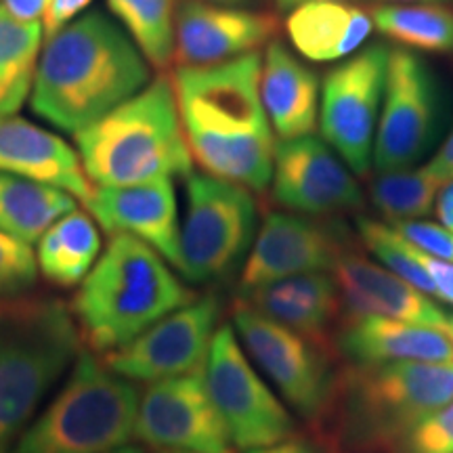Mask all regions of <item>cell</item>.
I'll use <instances>...</instances> for the list:
<instances>
[{
    "label": "cell",
    "instance_id": "6da1fadb",
    "mask_svg": "<svg viewBox=\"0 0 453 453\" xmlns=\"http://www.w3.org/2000/svg\"><path fill=\"white\" fill-rule=\"evenodd\" d=\"M263 57L248 53L208 67H177L174 95L191 157L211 177L250 191L273 179L275 133L260 99Z\"/></svg>",
    "mask_w": 453,
    "mask_h": 453
},
{
    "label": "cell",
    "instance_id": "7a4b0ae2",
    "mask_svg": "<svg viewBox=\"0 0 453 453\" xmlns=\"http://www.w3.org/2000/svg\"><path fill=\"white\" fill-rule=\"evenodd\" d=\"M150 82L151 67L124 27L104 11H88L44 38L30 107L73 137Z\"/></svg>",
    "mask_w": 453,
    "mask_h": 453
},
{
    "label": "cell",
    "instance_id": "3957f363",
    "mask_svg": "<svg viewBox=\"0 0 453 453\" xmlns=\"http://www.w3.org/2000/svg\"><path fill=\"white\" fill-rule=\"evenodd\" d=\"M453 401V364H349L317 430L336 453H395L418 424Z\"/></svg>",
    "mask_w": 453,
    "mask_h": 453
},
{
    "label": "cell",
    "instance_id": "277c9868",
    "mask_svg": "<svg viewBox=\"0 0 453 453\" xmlns=\"http://www.w3.org/2000/svg\"><path fill=\"white\" fill-rule=\"evenodd\" d=\"M196 298L197 292L174 275L154 248L133 235L113 234L70 311L82 342L107 355Z\"/></svg>",
    "mask_w": 453,
    "mask_h": 453
},
{
    "label": "cell",
    "instance_id": "5b68a950",
    "mask_svg": "<svg viewBox=\"0 0 453 453\" xmlns=\"http://www.w3.org/2000/svg\"><path fill=\"white\" fill-rule=\"evenodd\" d=\"M88 180L127 187L187 179L194 157L187 145L173 78L157 73L143 90L73 134Z\"/></svg>",
    "mask_w": 453,
    "mask_h": 453
},
{
    "label": "cell",
    "instance_id": "8992f818",
    "mask_svg": "<svg viewBox=\"0 0 453 453\" xmlns=\"http://www.w3.org/2000/svg\"><path fill=\"white\" fill-rule=\"evenodd\" d=\"M81 350V332L61 300H0V445L30 424Z\"/></svg>",
    "mask_w": 453,
    "mask_h": 453
},
{
    "label": "cell",
    "instance_id": "52a82bcc",
    "mask_svg": "<svg viewBox=\"0 0 453 453\" xmlns=\"http://www.w3.org/2000/svg\"><path fill=\"white\" fill-rule=\"evenodd\" d=\"M141 390L81 350L64 387L9 453H110L134 439Z\"/></svg>",
    "mask_w": 453,
    "mask_h": 453
},
{
    "label": "cell",
    "instance_id": "ba28073f",
    "mask_svg": "<svg viewBox=\"0 0 453 453\" xmlns=\"http://www.w3.org/2000/svg\"><path fill=\"white\" fill-rule=\"evenodd\" d=\"M252 191L211 174L185 179L179 273L189 283H214L242 267L257 237Z\"/></svg>",
    "mask_w": 453,
    "mask_h": 453
},
{
    "label": "cell",
    "instance_id": "9c48e42d",
    "mask_svg": "<svg viewBox=\"0 0 453 453\" xmlns=\"http://www.w3.org/2000/svg\"><path fill=\"white\" fill-rule=\"evenodd\" d=\"M234 327L254 364L275 384L298 416L313 424L317 433L330 413L336 393V355L275 324L242 300L234 309Z\"/></svg>",
    "mask_w": 453,
    "mask_h": 453
},
{
    "label": "cell",
    "instance_id": "30bf717a",
    "mask_svg": "<svg viewBox=\"0 0 453 453\" xmlns=\"http://www.w3.org/2000/svg\"><path fill=\"white\" fill-rule=\"evenodd\" d=\"M388 59V47L372 44L327 72L321 82V134L361 179L370 177L373 166Z\"/></svg>",
    "mask_w": 453,
    "mask_h": 453
},
{
    "label": "cell",
    "instance_id": "8fae6325",
    "mask_svg": "<svg viewBox=\"0 0 453 453\" xmlns=\"http://www.w3.org/2000/svg\"><path fill=\"white\" fill-rule=\"evenodd\" d=\"M203 380L237 449H260L294 437L290 411L250 365L234 326H219Z\"/></svg>",
    "mask_w": 453,
    "mask_h": 453
},
{
    "label": "cell",
    "instance_id": "7c38bea8",
    "mask_svg": "<svg viewBox=\"0 0 453 453\" xmlns=\"http://www.w3.org/2000/svg\"><path fill=\"white\" fill-rule=\"evenodd\" d=\"M441 120L439 82L413 50L390 49L380 120L373 143L376 173L411 168L433 150Z\"/></svg>",
    "mask_w": 453,
    "mask_h": 453
},
{
    "label": "cell",
    "instance_id": "4fadbf2b",
    "mask_svg": "<svg viewBox=\"0 0 453 453\" xmlns=\"http://www.w3.org/2000/svg\"><path fill=\"white\" fill-rule=\"evenodd\" d=\"M134 439L157 453H234L203 372L147 384L141 390Z\"/></svg>",
    "mask_w": 453,
    "mask_h": 453
},
{
    "label": "cell",
    "instance_id": "5bb4252c",
    "mask_svg": "<svg viewBox=\"0 0 453 453\" xmlns=\"http://www.w3.org/2000/svg\"><path fill=\"white\" fill-rule=\"evenodd\" d=\"M220 300L214 294L197 296L134 338L127 347L104 355L113 373L134 384L200 373L219 330Z\"/></svg>",
    "mask_w": 453,
    "mask_h": 453
},
{
    "label": "cell",
    "instance_id": "9a60e30c",
    "mask_svg": "<svg viewBox=\"0 0 453 453\" xmlns=\"http://www.w3.org/2000/svg\"><path fill=\"white\" fill-rule=\"evenodd\" d=\"M349 250V237L336 223L296 212H269L242 265L240 294L286 277L332 271Z\"/></svg>",
    "mask_w": 453,
    "mask_h": 453
},
{
    "label": "cell",
    "instance_id": "2e32d148",
    "mask_svg": "<svg viewBox=\"0 0 453 453\" xmlns=\"http://www.w3.org/2000/svg\"><path fill=\"white\" fill-rule=\"evenodd\" d=\"M271 183L280 206L309 217L353 212L365 203L364 191L342 157L313 134L275 145Z\"/></svg>",
    "mask_w": 453,
    "mask_h": 453
},
{
    "label": "cell",
    "instance_id": "e0dca14e",
    "mask_svg": "<svg viewBox=\"0 0 453 453\" xmlns=\"http://www.w3.org/2000/svg\"><path fill=\"white\" fill-rule=\"evenodd\" d=\"M280 30L273 15L206 0H183L174 19V64L208 67L257 53Z\"/></svg>",
    "mask_w": 453,
    "mask_h": 453
},
{
    "label": "cell",
    "instance_id": "ac0fdd59",
    "mask_svg": "<svg viewBox=\"0 0 453 453\" xmlns=\"http://www.w3.org/2000/svg\"><path fill=\"white\" fill-rule=\"evenodd\" d=\"M90 217L107 234L133 235L164 257L170 267L180 265V223L174 183L170 179L127 187H97L84 202Z\"/></svg>",
    "mask_w": 453,
    "mask_h": 453
},
{
    "label": "cell",
    "instance_id": "d6986e66",
    "mask_svg": "<svg viewBox=\"0 0 453 453\" xmlns=\"http://www.w3.org/2000/svg\"><path fill=\"white\" fill-rule=\"evenodd\" d=\"M342 296V317L380 315L430 327L451 330V317L433 298L376 263L347 250L332 269Z\"/></svg>",
    "mask_w": 453,
    "mask_h": 453
},
{
    "label": "cell",
    "instance_id": "ffe728a7",
    "mask_svg": "<svg viewBox=\"0 0 453 453\" xmlns=\"http://www.w3.org/2000/svg\"><path fill=\"white\" fill-rule=\"evenodd\" d=\"M242 303L336 355L334 338L342 321V296L327 271L267 283L242 294Z\"/></svg>",
    "mask_w": 453,
    "mask_h": 453
},
{
    "label": "cell",
    "instance_id": "44dd1931",
    "mask_svg": "<svg viewBox=\"0 0 453 453\" xmlns=\"http://www.w3.org/2000/svg\"><path fill=\"white\" fill-rule=\"evenodd\" d=\"M334 349L336 355L349 359V364H453L451 330L380 315L342 317L334 338Z\"/></svg>",
    "mask_w": 453,
    "mask_h": 453
},
{
    "label": "cell",
    "instance_id": "7402d4cb",
    "mask_svg": "<svg viewBox=\"0 0 453 453\" xmlns=\"http://www.w3.org/2000/svg\"><path fill=\"white\" fill-rule=\"evenodd\" d=\"M0 173L59 187L82 203L95 189L76 147L19 116L0 118Z\"/></svg>",
    "mask_w": 453,
    "mask_h": 453
},
{
    "label": "cell",
    "instance_id": "603a6c76",
    "mask_svg": "<svg viewBox=\"0 0 453 453\" xmlns=\"http://www.w3.org/2000/svg\"><path fill=\"white\" fill-rule=\"evenodd\" d=\"M260 99L280 141L309 137L319 127V78L277 41L265 50Z\"/></svg>",
    "mask_w": 453,
    "mask_h": 453
},
{
    "label": "cell",
    "instance_id": "cb8c5ba5",
    "mask_svg": "<svg viewBox=\"0 0 453 453\" xmlns=\"http://www.w3.org/2000/svg\"><path fill=\"white\" fill-rule=\"evenodd\" d=\"M294 49L317 64L349 59L373 30L372 13L347 0H311L292 9L286 21Z\"/></svg>",
    "mask_w": 453,
    "mask_h": 453
},
{
    "label": "cell",
    "instance_id": "d4e9b609",
    "mask_svg": "<svg viewBox=\"0 0 453 453\" xmlns=\"http://www.w3.org/2000/svg\"><path fill=\"white\" fill-rule=\"evenodd\" d=\"M36 243L38 273L57 288L81 286L101 257L97 220L76 208L57 219Z\"/></svg>",
    "mask_w": 453,
    "mask_h": 453
},
{
    "label": "cell",
    "instance_id": "484cf974",
    "mask_svg": "<svg viewBox=\"0 0 453 453\" xmlns=\"http://www.w3.org/2000/svg\"><path fill=\"white\" fill-rule=\"evenodd\" d=\"M73 208L76 197L59 187L0 173V231L27 246Z\"/></svg>",
    "mask_w": 453,
    "mask_h": 453
},
{
    "label": "cell",
    "instance_id": "4316f807",
    "mask_svg": "<svg viewBox=\"0 0 453 453\" xmlns=\"http://www.w3.org/2000/svg\"><path fill=\"white\" fill-rule=\"evenodd\" d=\"M42 44V21L17 19L0 4V118L15 116L30 99Z\"/></svg>",
    "mask_w": 453,
    "mask_h": 453
},
{
    "label": "cell",
    "instance_id": "83f0119b",
    "mask_svg": "<svg viewBox=\"0 0 453 453\" xmlns=\"http://www.w3.org/2000/svg\"><path fill=\"white\" fill-rule=\"evenodd\" d=\"M370 13L373 27L401 49L453 53V9L445 4H380Z\"/></svg>",
    "mask_w": 453,
    "mask_h": 453
},
{
    "label": "cell",
    "instance_id": "f1b7e54d",
    "mask_svg": "<svg viewBox=\"0 0 453 453\" xmlns=\"http://www.w3.org/2000/svg\"><path fill=\"white\" fill-rule=\"evenodd\" d=\"M113 19L133 38L147 64L166 70L174 61L177 0H105Z\"/></svg>",
    "mask_w": 453,
    "mask_h": 453
},
{
    "label": "cell",
    "instance_id": "f546056e",
    "mask_svg": "<svg viewBox=\"0 0 453 453\" xmlns=\"http://www.w3.org/2000/svg\"><path fill=\"white\" fill-rule=\"evenodd\" d=\"M443 183L422 168H403L378 173L367 183L373 206L393 220H411L433 212Z\"/></svg>",
    "mask_w": 453,
    "mask_h": 453
},
{
    "label": "cell",
    "instance_id": "4dcf8cb0",
    "mask_svg": "<svg viewBox=\"0 0 453 453\" xmlns=\"http://www.w3.org/2000/svg\"><path fill=\"white\" fill-rule=\"evenodd\" d=\"M355 225L361 242L365 243L367 250L380 260L384 267H388V271H393L395 275H399L401 280H405L410 286L418 288L426 296L437 298L433 280L420 267V263L410 254L407 240L396 234L393 226L380 223V220H373L370 217H357Z\"/></svg>",
    "mask_w": 453,
    "mask_h": 453
},
{
    "label": "cell",
    "instance_id": "1f68e13d",
    "mask_svg": "<svg viewBox=\"0 0 453 453\" xmlns=\"http://www.w3.org/2000/svg\"><path fill=\"white\" fill-rule=\"evenodd\" d=\"M38 277L36 254L27 243L0 231V300L24 296Z\"/></svg>",
    "mask_w": 453,
    "mask_h": 453
},
{
    "label": "cell",
    "instance_id": "d6a6232c",
    "mask_svg": "<svg viewBox=\"0 0 453 453\" xmlns=\"http://www.w3.org/2000/svg\"><path fill=\"white\" fill-rule=\"evenodd\" d=\"M395 453H453V401L418 424Z\"/></svg>",
    "mask_w": 453,
    "mask_h": 453
},
{
    "label": "cell",
    "instance_id": "836d02e7",
    "mask_svg": "<svg viewBox=\"0 0 453 453\" xmlns=\"http://www.w3.org/2000/svg\"><path fill=\"white\" fill-rule=\"evenodd\" d=\"M393 229L411 246H416L418 250L453 263V231L447 229V226L428 223V220L422 219H411L393 220Z\"/></svg>",
    "mask_w": 453,
    "mask_h": 453
},
{
    "label": "cell",
    "instance_id": "e575fe53",
    "mask_svg": "<svg viewBox=\"0 0 453 453\" xmlns=\"http://www.w3.org/2000/svg\"><path fill=\"white\" fill-rule=\"evenodd\" d=\"M407 248H410L411 257L420 263V267L426 271V275L433 280L434 290H437V300L451 304L453 307V263L430 257V254L418 250L416 246H411L410 242H407Z\"/></svg>",
    "mask_w": 453,
    "mask_h": 453
},
{
    "label": "cell",
    "instance_id": "d590c367",
    "mask_svg": "<svg viewBox=\"0 0 453 453\" xmlns=\"http://www.w3.org/2000/svg\"><path fill=\"white\" fill-rule=\"evenodd\" d=\"M90 3L93 0H50L47 13L42 17L44 38L59 32L61 27L72 24L73 19H78L81 13H84L90 7Z\"/></svg>",
    "mask_w": 453,
    "mask_h": 453
},
{
    "label": "cell",
    "instance_id": "8d00e7d4",
    "mask_svg": "<svg viewBox=\"0 0 453 453\" xmlns=\"http://www.w3.org/2000/svg\"><path fill=\"white\" fill-rule=\"evenodd\" d=\"M248 453H336L332 449V445L326 439H321L319 434H315L313 439H288L281 443L271 445V447H260V449H250Z\"/></svg>",
    "mask_w": 453,
    "mask_h": 453
},
{
    "label": "cell",
    "instance_id": "74e56055",
    "mask_svg": "<svg viewBox=\"0 0 453 453\" xmlns=\"http://www.w3.org/2000/svg\"><path fill=\"white\" fill-rule=\"evenodd\" d=\"M426 170L443 185L447 180H453V130L445 139V143L439 147L437 154L433 156V160L426 164Z\"/></svg>",
    "mask_w": 453,
    "mask_h": 453
},
{
    "label": "cell",
    "instance_id": "f35d334b",
    "mask_svg": "<svg viewBox=\"0 0 453 453\" xmlns=\"http://www.w3.org/2000/svg\"><path fill=\"white\" fill-rule=\"evenodd\" d=\"M0 4L17 19L42 21L50 0H0Z\"/></svg>",
    "mask_w": 453,
    "mask_h": 453
},
{
    "label": "cell",
    "instance_id": "ab89813d",
    "mask_svg": "<svg viewBox=\"0 0 453 453\" xmlns=\"http://www.w3.org/2000/svg\"><path fill=\"white\" fill-rule=\"evenodd\" d=\"M437 217L441 220V225L453 231V180H447V183L441 187L437 196Z\"/></svg>",
    "mask_w": 453,
    "mask_h": 453
},
{
    "label": "cell",
    "instance_id": "60d3db41",
    "mask_svg": "<svg viewBox=\"0 0 453 453\" xmlns=\"http://www.w3.org/2000/svg\"><path fill=\"white\" fill-rule=\"evenodd\" d=\"M273 3L277 4V9L280 11H292L300 7V4L311 3V0H273ZM347 3H355V0H347ZM364 3H367V0H364Z\"/></svg>",
    "mask_w": 453,
    "mask_h": 453
},
{
    "label": "cell",
    "instance_id": "b9f144b4",
    "mask_svg": "<svg viewBox=\"0 0 453 453\" xmlns=\"http://www.w3.org/2000/svg\"><path fill=\"white\" fill-rule=\"evenodd\" d=\"M110 453H147V449L143 445H133V443H128V445H124V447H118V449H113V451H110Z\"/></svg>",
    "mask_w": 453,
    "mask_h": 453
},
{
    "label": "cell",
    "instance_id": "7bdbcfd3",
    "mask_svg": "<svg viewBox=\"0 0 453 453\" xmlns=\"http://www.w3.org/2000/svg\"><path fill=\"white\" fill-rule=\"evenodd\" d=\"M387 3H401V4H413V3H424V4H447L453 0H387Z\"/></svg>",
    "mask_w": 453,
    "mask_h": 453
},
{
    "label": "cell",
    "instance_id": "ee69618b",
    "mask_svg": "<svg viewBox=\"0 0 453 453\" xmlns=\"http://www.w3.org/2000/svg\"><path fill=\"white\" fill-rule=\"evenodd\" d=\"M206 3H212V4H223V7H240V4L248 3V0H206Z\"/></svg>",
    "mask_w": 453,
    "mask_h": 453
},
{
    "label": "cell",
    "instance_id": "f6af8a7d",
    "mask_svg": "<svg viewBox=\"0 0 453 453\" xmlns=\"http://www.w3.org/2000/svg\"><path fill=\"white\" fill-rule=\"evenodd\" d=\"M0 453H9V447H3V445H0Z\"/></svg>",
    "mask_w": 453,
    "mask_h": 453
},
{
    "label": "cell",
    "instance_id": "bcb514c9",
    "mask_svg": "<svg viewBox=\"0 0 453 453\" xmlns=\"http://www.w3.org/2000/svg\"><path fill=\"white\" fill-rule=\"evenodd\" d=\"M451 334H453V321H451Z\"/></svg>",
    "mask_w": 453,
    "mask_h": 453
}]
</instances>
